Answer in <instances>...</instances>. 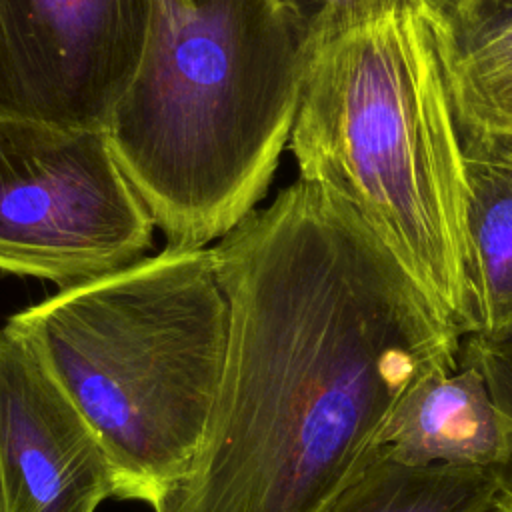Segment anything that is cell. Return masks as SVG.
Wrapping results in <instances>:
<instances>
[{"label": "cell", "instance_id": "1", "mask_svg": "<svg viewBox=\"0 0 512 512\" xmlns=\"http://www.w3.org/2000/svg\"><path fill=\"white\" fill-rule=\"evenodd\" d=\"M228 342L204 438L152 512H326L462 334L366 222L298 178L214 246Z\"/></svg>", "mask_w": 512, "mask_h": 512}, {"label": "cell", "instance_id": "2", "mask_svg": "<svg viewBox=\"0 0 512 512\" xmlns=\"http://www.w3.org/2000/svg\"><path fill=\"white\" fill-rule=\"evenodd\" d=\"M428 0H352L308 38L290 132L300 178L344 200L450 316L470 324L468 186Z\"/></svg>", "mask_w": 512, "mask_h": 512}, {"label": "cell", "instance_id": "3", "mask_svg": "<svg viewBox=\"0 0 512 512\" xmlns=\"http://www.w3.org/2000/svg\"><path fill=\"white\" fill-rule=\"evenodd\" d=\"M308 40L278 0H154L108 138L170 248H206L266 194Z\"/></svg>", "mask_w": 512, "mask_h": 512}, {"label": "cell", "instance_id": "4", "mask_svg": "<svg viewBox=\"0 0 512 512\" xmlns=\"http://www.w3.org/2000/svg\"><path fill=\"white\" fill-rule=\"evenodd\" d=\"M98 436L116 498L154 508L204 438L228 342L214 248H166L6 322Z\"/></svg>", "mask_w": 512, "mask_h": 512}, {"label": "cell", "instance_id": "5", "mask_svg": "<svg viewBox=\"0 0 512 512\" xmlns=\"http://www.w3.org/2000/svg\"><path fill=\"white\" fill-rule=\"evenodd\" d=\"M154 216L106 130L0 116V270L62 288L122 270Z\"/></svg>", "mask_w": 512, "mask_h": 512}, {"label": "cell", "instance_id": "6", "mask_svg": "<svg viewBox=\"0 0 512 512\" xmlns=\"http://www.w3.org/2000/svg\"><path fill=\"white\" fill-rule=\"evenodd\" d=\"M154 0H0V116L108 130Z\"/></svg>", "mask_w": 512, "mask_h": 512}, {"label": "cell", "instance_id": "7", "mask_svg": "<svg viewBox=\"0 0 512 512\" xmlns=\"http://www.w3.org/2000/svg\"><path fill=\"white\" fill-rule=\"evenodd\" d=\"M116 498L110 460L28 344L0 328L2 512H96Z\"/></svg>", "mask_w": 512, "mask_h": 512}, {"label": "cell", "instance_id": "8", "mask_svg": "<svg viewBox=\"0 0 512 512\" xmlns=\"http://www.w3.org/2000/svg\"><path fill=\"white\" fill-rule=\"evenodd\" d=\"M380 452L410 468L492 472L506 452V430L480 370L460 362L414 382L390 412Z\"/></svg>", "mask_w": 512, "mask_h": 512}, {"label": "cell", "instance_id": "9", "mask_svg": "<svg viewBox=\"0 0 512 512\" xmlns=\"http://www.w3.org/2000/svg\"><path fill=\"white\" fill-rule=\"evenodd\" d=\"M458 136L468 186L470 324L466 336L494 342L510 340L512 136L490 134L460 124Z\"/></svg>", "mask_w": 512, "mask_h": 512}, {"label": "cell", "instance_id": "10", "mask_svg": "<svg viewBox=\"0 0 512 512\" xmlns=\"http://www.w3.org/2000/svg\"><path fill=\"white\" fill-rule=\"evenodd\" d=\"M456 122L512 136V0H460L438 20Z\"/></svg>", "mask_w": 512, "mask_h": 512}, {"label": "cell", "instance_id": "11", "mask_svg": "<svg viewBox=\"0 0 512 512\" xmlns=\"http://www.w3.org/2000/svg\"><path fill=\"white\" fill-rule=\"evenodd\" d=\"M496 496L486 470L410 468L380 452L326 512H482Z\"/></svg>", "mask_w": 512, "mask_h": 512}, {"label": "cell", "instance_id": "12", "mask_svg": "<svg viewBox=\"0 0 512 512\" xmlns=\"http://www.w3.org/2000/svg\"><path fill=\"white\" fill-rule=\"evenodd\" d=\"M458 360L480 370L502 416L506 452L502 462L490 474L496 480L498 490L512 500V338L494 342L478 336H466L462 338Z\"/></svg>", "mask_w": 512, "mask_h": 512}, {"label": "cell", "instance_id": "13", "mask_svg": "<svg viewBox=\"0 0 512 512\" xmlns=\"http://www.w3.org/2000/svg\"><path fill=\"white\" fill-rule=\"evenodd\" d=\"M352 0H278L284 12L294 20V24L302 30L306 40L314 32V28L334 10L350 4ZM444 14L450 12L460 0H428Z\"/></svg>", "mask_w": 512, "mask_h": 512}, {"label": "cell", "instance_id": "14", "mask_svg": "<svg viewBox=\"0 0 512 512\" xmlns=\"http://www.w3.org/2000/svg\"><path fill=\"white\" fill-rule=\"evenodd\" d=\"M482 512H512V500L498 490L496 500L486 510H482Z\"/></svg>", "mask_w": 512, "mask_h": 512}, {"label": "cell", "instance_id": "15", "mask_svg": "<svg viewBox=\"0 0 512 512\" xmlns=\"http://www.w3.org/2000/svg\"><path fill=\"white\" fill-rule=\"evenodd\" d=\"M0 512H2V502H0Z\"/></svg>", "mask_w": 512, "mask_h": 512}]
</instances>
